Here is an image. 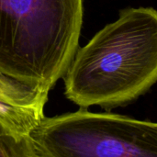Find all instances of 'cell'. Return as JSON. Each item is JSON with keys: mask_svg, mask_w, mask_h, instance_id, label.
Masks as SVG:
<instances>
[{"mask_svg": "<svg viewBox=\"0 0 157 157\" xmlns=\"http://www.w3.org/2000/svg\"><path fill=\"white\" fill-rule=\"evenodd\" d=\"M65 97L87 109L127 105L157 81V12L127 7L78 48L63 76Z\"/></svg>", "mask_w": 157, "mask_h": 157, "instance_id": "6da1fadb", "label": "cell"}, {"mask_svg": "<svg viewBox=\"0 0 157 157\" xmlns=\"http://www.w3.org/2000/svg\"><path fill=\"white\" fill-rule=\"evenodd\" d=\"M85 0H0V75L49 93L79 48Z\"/></svg>", "mask_w": 157, "mask_h": 157, "instance_id": "7a4b0ae2", "label": "cell"}, {"mask_svg": "<svg viewBox=\"0 0 157 157\" xmlns=\"http://www.w3.org/2000/svg\"><path fill=\"white\" fill-rule=\"evenodd\" d=\"M37 157H157V124L112 112L43 117L30 132Z\"/></svg>", "mask_w": 157, "mask_h": 157, "instance_id": "3957f363", "label": "cell"}, {"mask_svg": "<svg viewBox=\"0 0 157 157\" xmlns=\"http://www.w3.org/2000/svg\"><path fill=\"white\" fill-rule=\"evenodd\" d=\"M49 93L0 75V125L29 136L44 117Z\"/></svg>", "mask_w": 157, "mask_h": 157, "instance_id": "277c9868", "label": "cell"}, {"mask_svg": "<svg viewBox=\"0 0 157 157\" xmlns=\"http://www.w3.org/2000/svg\"><path fill=\"white\" fill-rule=\"evenodd\" d=\"M0 157H37L29 136L17 134L0 125Z\"/></svg>", "mask_w": 157, "mask_h": 157, "instance_id": "5b68a950", "label": "cell"}]
</instances>
